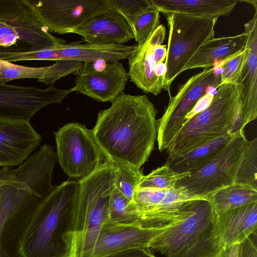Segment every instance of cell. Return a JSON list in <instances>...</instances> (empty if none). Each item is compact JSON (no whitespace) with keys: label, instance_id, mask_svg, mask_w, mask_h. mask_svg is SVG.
Returning <instances> with one entry per match:
<instances>
[{"label":"cell","instance_id":"cell-1","mask_svg":"<svg viewBox=\"0 0 257 257\" xmlns=\"http://www.w3.org/2000/svg\"><path fill=\"white\" fill-rule=\"evenodd\" d=\"M157 114L146 94L124 93L109 108L99 111L91 131L105 159L140 169L157 140Z\"/></svg>","mask_w":257,"mask_h":257},{"label":"cell","instance_id":"cell-2","mask_svg":"<svg viewBox=\"0 0 257 257\" xmlns=\"http://www.w3.org/2000/svg\"><path fill=\"white\" fill-rule=\"evenodd\" d=\"M0 257H22L20 245L37 207L52 186L43 171L24 162L0 168Z\"/></svg>","mask_w":257,"mask_h":257},{"label":"cell","instance_id":"cell-3","mask_svg":"<svg viewBox=\"0 0 257 257\" xmlns=\"http://www.w3.org/2000/svg\"><path fill=\"white\" fill-rule=\"evenodd\" d=\"M79 192L77 180L54 187L37 207L23 234L22 257H70L71 224Z\"/></svg>","mask_w":257,"mask_h":257},{"label":"cell","instance_id":"cell-4","mask_svg":"<svg viewBox=\"0 0 257 257\" xmlns=\"http://www.w3.org/2000/svg\"><path fill=\"white\" fill-rule=\"evenodd\" d=\"M216 216L207 198L188 201L150 248L167 257H222L225 247L217 232Z\"/></svg>","mask_w":257,"mask_h":257},{"label":"cell","instance_id":"cell-5","mask_svg":"<svg viewBox=\"0 0 257 257\" xmlns=\"http://www.w3.org/2000/svg\"><path fill=\"white\" fill-rule=\"evenodd\" d=\"M244 127L239 89L236 85L223 83L208 106L184 124L166 153L169 156L180 155Z\"/></svg>","mask_w":257,"mask_h":257},{"label":"cell","instance_id":"cell-6","mask_svg":"<svg viewBox=\"0 0 257 257\" xmlns=\"http://www.w3.org/2000/svg\"><path fill=\"white\" fill-rule=\"evenodd\" d=\"M79 192L72 219L70 257H92L94 246L108 217L114 175L105 160L89 176L77 180Z\"/></svg>","mask_w":257,"mask_h":257},{"label":"cell","instance_id":"cell-7","mask_svg":"<svg viewBox=\"0 0 257 257\" xmlns=\"http://www.w3.org/2000/svg\"><path fill=\"white\" fill-rule=\"evenodd\" d=\"M66 42L39 22L24 0H0V54L35 52Z\"/></svg>","mask_w":257,"mask_h":257},{"label":"cell","instance_id":"cell-8","mask_svg":"<svg viewBox=\"0 0 257 257\" xmlns=\"http://www.w3.org/2000/svg\"><path fill=\"white\" fill-rule=\"evenodd\" d=\"M169 26L163 89L170 92L172 82L200 48L214 37L218 18L194 17L182 13L165 14Z\"/></svg>","mask_w":257,"mask_h":257},{"label":"cell","instance_id":"cell-9","mask_svg":"<svg viewBox=\"0 0 257 257\" xmlns=\"http://www.w3.org/2000/svg\"><path fill=\"white\" fill-rule=\"evenodd\" d=\"M221 84V74L215 67L204 69L180 86L176 95H170L162 117L157 119V141L159 151L166 150L186 123V116L209 90Z\"/></svg>","mask_w":257,"mask_h":257},{"label":"cell","instance_id":"cell-10","mask_svg":"<svg viewBox=\"0 0 257 257\" xmlns=\"http://www.w3.org/2000/svg\"><path fill=\"white\" fill-rule=\"evenodd\" d=\"M57 157L70 178L79 180L93 173L105 160L91 130L79 123H69L53 132Z\"/></svg>","mask_w":257,"mask_h":257},{"label":"cell","instance_id":"cell-11","mask_svg":"<svg viewBox=\"0 0 257 257\" xmlns=\"http://www.w3.org/2000/svg\"><path fill=\"white\" fill-rule=\"evenodd\" d=\"M247 142L244 129L239 131L211 161L179 180L174 187L207 198L213 192L234 183Z\"/></svg>","mask_w":257,"mask_h":257},{"label":"cell","instance_id":"cell-12","mask_svg":"<svg viewBox=\"0 0 257 257\" xmlns=\"http://www.w3.org/2000/svg\"><path fill=\"white\" fill-rule=\"evenodd\" d=\"M51 33L65 34L112 9L109 0H24Z\"/></svg>","mask_w":257,"mask_h":257},{"label":"cell","instance_id":"cell-13","mask_svg":"<svg viewBox=\"0 0 257 257\" xmlns=\"http://www.w3.org/2000/svg\"><path fill=\"white\" fill-rule=\"evenodd\" d=\"M138 48L136 45H93L77 42L56 45L29 53L4 54L2 58L10 62L27 60H68L83 63L98 60L119 61L127 58Z\"/></svg>","mask_w":257,"mask_h":257},{"label":"cell","instance_id":"cell-14","mask_svg":"<svg viewBox=\"0 0 257 257\" xmlns=\"http://www.w3.org/2000/svg\"><path fill=\"white\" fill-rule=\"evenodd\" d=\"M77 91L100 102H112L122 93L128 81V72L119 61L98 60L84 62L75 75Z\"/></svg>","mask_w":257,"mask_h":257},{"label":"cell","instance_id":"cell-15","mask_svg":"<svg viewBox=\"0 0 257 257\" xmlns=\"http://www.w3.org/2000/svg\"><path fill=\"white\" fill-rule=\"evenodd\" d=\"M71 89H60L54 84L45 89L0 84V115L30 120L43 107L61 103Z\"/></svg>","mask_w":257,"mask_h":257},{"label":"cell","instance_id":"cell-16","mask_svg":"<svg viewBox=\"0 0 257 257\" xmlns=\"http://www.w3.org/2000/svg\"><path fill=\"white\" fill-rule=\"evenodd\" d=\"M42 142L30 120L0 115V167L20 165Z\"/></svg>","mask_w":257,"mask_h":257},{"label":"cell","instance_id":"cell-17","mask_svg":"<svg viewBox=\"0 0 257 257\" xmlns=\"http://www.w3.org/2000/svg\"><path fill=\"white\" fill-rule=\"evenodd\" d=\"M166 227L148 228L142 227L137 222L121 223L106 221L96 240L92 257H104L133 248H150L152 240Z\"/></svg>","mask_w":257,"mask_h":257},{"label":"cell","instance_id":"cell-18","mask_svg":"<svg viewBox=\"0 0 257 257\" xmlns=\"http://www.w3.org/2000/svg\"><path fill=\"white\" fill-rule=\"evenodd\" d=\"M69 33L78 34L93 45L124 44L134 39L126 20L113 8L92 17Z\"/></svg>","mask_w":257,"mask_h":257},{"label":"cell","instance_id":"cell-19","mask_svg":"<svg viewBox=\"0 0 257 257\" xmlns=\"http://www.w3.org/2000/svg\"><path fill=\"white\" fill-rule=\"evenodd\" d=\"M253 8V18L244 24L246 58L236 85L240 90L244 126L257 117V6Z\"/></svg>","mask_w":257,"mask_h":257},{"label":"cell","instance_id":"cell-20","mask_svg":"<svg viewBox=\"0 0 257 257\" xmlns=\"http://www.w3.org/2000/svg\"><path fill=\"white\" fill-rule=\"evenodd\" d=\"M216 228L225 246L239 243L257 229V201L217 214Z\"/></svg>","mask_w":257,"mask_h":257},{"label":"cell","instance_id":"cell-21","mask_svg":"<svg viewBox=\"0 0 257 257\" xmlns=\"http://www.w3.org/2000/svg\"><path fill=\"white\" fill-rule=\"evenodd\" d=\"M158 45L151 37L128 57V74L131 81L147 93L155 95L162 92L164 79L155 73L154 50Z\"/></svg>","mask_w":257,"mask_h":257},{"label":"cell","instance_id":"cell-22","mask_svg":"<svg viewBox=\"0 0 257 257\" xmlns=\"http://www.w3.org/2000/svg\"><path fill=\"white\" fill-rule=\"evenodd\" d=\"M164 15L182 13L194 17L218 18L229 16L238 0H149Z\"/></svg>","mask_w":257,"mask_h":257},{"label":"cell","instance_id":"cell-23","mask_svg":"<svg viewBox=\"0 0 257 257\" xmlns=\"http://www.w3.org/2000/svg\"><path fill=\"white\" fill-rule=\"evenodd\" d=\"M247 34L211 38L205 42L184 68L183 71L214 66L245 48Z\"/></svg>","mask_w":257,"mask_h":257},{"label":"cell","instance_id":"cell-24","mask_svg":"<svg viewBox=\"0 0 257 257\" xmlns=\"http://www.w3.org/2000/svg\"><path fill=\"white\" fill-rule=\"evenodd\" d=\"M237 133L220 137L184 154L168 156L164 165L178 173H191L201 169L216 157Z\"/></svg>","mask_w":257,"mask_h":257},{"label":"cell","instance_id":"cell-25","mask_svg":"<svg viewBox=\"0 0 257 257\" xmlns=\"http://www.w3.org/2000/svg\"><path fill=\"white\" fill-rule=\"evenodd\" d=\"M207 198L218 215L257 201V189L248 185L234 182L213 192Z\"/></svg>","mask_w":257,"mask_h":257},{"label":"cell","instance_id":"cell-26","mask_svg":"<svg viewBox=\"0 0 257 257\" xmlns=\"http://www.w3.org/2000/svg\"><path fill=\"white\" fill-rule=\"evenodd\" d=\"M109 163L113 171L114 187L130 202H132L144 175L142 171L125 165L112 162Z\"/></svg>","mask_w":257,"mask_h":257},{"label":"cell","instance_id":"cell-27","mask_svg":"<svg viewBox=\"0 0 257 257\" xmlns=\"http://www.w3.org/2000/svg\"><path fill=\"white\" fill-rule=\"evenodd\" d=\"M235 182L257 189V138L248 141L243 151Z\"/></svg>","mask_w":257,"mask_h":257},{"label":"cell","instance_id":"cell-28","mask_svg":"<svg viewBox=\"0 0 257 257\" xmlns=\"http://www.w3.org/2000/svg\"><path fill=\"white\" fill-rule=\"evenodd\" d=\"M190 173H178L168 167L163 165L153 170L147 175H143L138 188L170 189L174 188L176 183Z\"/></svg>","mask_w":257,"mask_h":257},{"label":"cell","instance_id":"cell-29","mask_svg":"<svg viewBox=\"0 0 257 257\" xmlns=\"http://www.w3.org/2000/svg\"><path fill=\"white\" fill-rule=\"evenodd\" d=\"M160 12L152 6L138 16L131 24L134 39L142 47L160 25Z\"/></svg>","mask_w":257,"mask_h":257},{"label":"cell","instance_id":"cell-30","mask_svg":"<svg viewBox=\"0 0 257 257\" xmlns=\"http://www.w3.org/2000/svg\"><path fill=\"white\" fill-rule=\"evenodd\" d=\"M48 66L35 67L15 64L0 59V84L21 78H37L44 76Z\"/></svg>","mask_w":257,"mask_h":257},{"label":"cell","instance_id":"cell-31","mask_svg":"<svg viewBox=\"0 0 257 257\" xmlns=\"http://www.w3.org/2000/svg\"><path fill=\"white\" fill-rule=\"evenodd\" d=\"M130 202L114 186L110 197L108 217L106 221L121 223L137 222L136 218L127 211V207Z\"/></svg>","mask_w":257,"mask_h":257},{"label":"cell","instance_id":"cell-32","mask_svg":"<svg viewBox=\"0 0 257 257\" xmlns=\"http://www.w3.org/2000/svg\"><path fill=\"white\" fill-rule=\"evenodd\" d=\"M246 58L245 48L231 57L216 64L214 67L221 69V84L225 83L237 85Z\"/></svg>","mask_w":257,"mask_h":257},{"label":"cell","instance_id":"cell-33","mask_svg":"<svg viewBox=\"0 0 257 257\" xmlns=\"http://www.w3.org/2000/svg\"><path fill=\"white\" fill-rule=\"evenodd\" d=\"M83 63L79 61H57L53 65L48 66L44 76L39 81L46 85L54 84L57 80L70 74L76 75Z\"/></svg>","mask_w":257,"mask_h":257},{"label":"cell","instance_id":"cell-34","mask_svg":"<svg viewBox=\"0 0 257 257\" xmlns=\"http://www.w3.org/2000/svg\"><path fill=\"white\" fill-rule=\"evenodd\" d=\"M109 1L113 9L122 15L130 25L138 16L152 7L149 0Z\"/></svg>","mask_w":257,"mask_h":257},{"label":"cell","instance_id":"cell-35","mask_svg":"<svg viewBox=\"0 0 257 257\" xmlns=\"http://www.w3.org/2000/svg\"><path fill=\"white\" fill-rule=\"evenodd\" d=\"M222 257H257L256 242L249 236L239 243L226 247Z\"/></svg>","mask_w":257,"mask_h":257},{"label":"cell","instance_id":"cell-36","mask_svg":"<svg viewBox=\"0 0 257 257\" xmlns=\"http://www.w3.org/2000/svg\"><path fill=\"white\" fill-rule=\"evenodd\" d=\"M104 257H156L149 247L137 248L115 252Z\"/></svg>","mask_w":257,"mask_h":257},{"label":"cell","instance_id":"cell-37","mask_svg":"<svg viewBox=\"0 0 257 257\" xmlns=\"http://www.w3.org/2000/svg\"><path fill=\"white\" fill-rule=\"evenodd\" d=\"M167 56V48L165 45L156 46L154 50V56L156 64L162 63Z\"/></svg>","mask_w":257,"mask_h":257},{"label":"cell","instance_id":"cell-38","mask_svg":"<svg viewBox=\"0 0 257 257\" xmlns=\"http://www.w3.org/2000/svg\"><path fill=\"white\" fill-rule=\"evenodd\" d=\"M166 71L167 68L165 63L162 62L156 64L155 73L158 77L164 79Z\"/></svg>","mask_w":257,"mask_h":257},{"label":"cell","instance_id":"cell-39","mask_svg":"<svg viewBox=\"0 0 257 257\" xmlns=\"http://www.w3.org/2000/svg\"><path fill=\"white\" fill-rule=\"evenodd\" d=\"M5 182V180H1L0 179V186L2 185L3 184H4Z\"/></svg>","mask_w":257,"mask_h":257}]
</instances>
